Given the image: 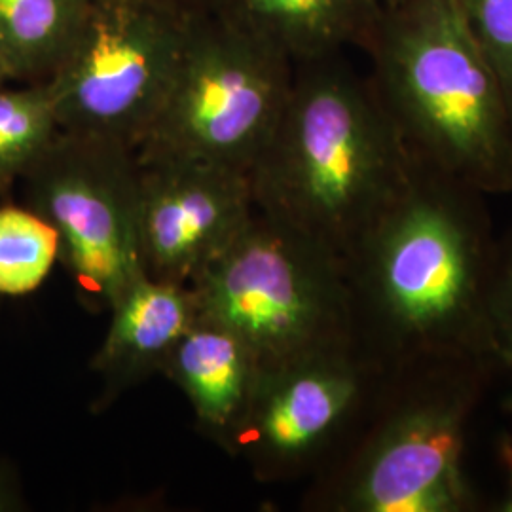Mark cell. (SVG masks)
<instances>
[{"mask_svg":"<svg viewBox=\"0 0 512 512\" xmlns=\"http://www.w3.org/2000/svg\"><path fill=\"white\" fill-rule=\"evenodd\" d=\"M414 156L370 80L300 63L249 177L255 209L348 260L410 179Z\"/></svg>","mask_w":512,"mask_h":512,"instance_id":"cell-2","label":"cell"},{"mask_svg":"<svg viewBox=\"0 0 512 512\" xmlns=\"http://www.w3.org/2000/svg\"><path fill=\"white\" fill-rule=\"evenodd\" d=\"M499 366L442 361L387 374L376 416L317 503L336 512H473L467 429Z\"/></svg>","mask_w":512,"mask_h":512,"instance_id":"cell-4","label":"cell"},{"mask_svg":"<svg viewBox=\"0 0 512 512\" xmlns=\"http://www.w3.org/2000/svg\"><path fill=\"white\" fill-rule=\"evenodd\" d=\"M171 2H175L177 6H181L188 12L203 14V12H213V8L217 6L219 0H171Z\"/></svg>","mask_w":512,"mask_h":512,"instance_id":"cell-21","label":"cell"},{"mask_svg":"<svg viewBox=\"0 0 512 512\" xmlns=\"http://www.w3.org/2000/svg\"><path fill=\"white\" fill-rule=\"evenodd\" d=\"M141 165L133 148L59 131L25 184L27 205L61 241L59 260L99 306L147 274L139 234Z\"/></svg>","mask_w":512,"mask_h":512,"instance_id":"cell-8","label":"cell"},{"mask_svg":"<svg viewBox=\"0 0 512 512\" xmlns=\"http://www.w3.org/2000/svg\"><path fill=\"white\" fill-rule=\"evenodd\" d=\"M293 61L213 12L196 14L139 162L183 160L251 173L293 86Z\"/></svg>","mask_w":512,"mask_h":512,"instance_id":"cell-6","label":"cell"},{"mask_svg":"<svg viewBox=\"0 0 512 512\" xmlns=\"http://www.w3.org/2000/svg\"><path fill=\"white\" fill-rule=\"evenodd\" d=\"M497 465L503 475V492L494 511L512 512V393L503 401V427L497 437Z\"/></svg>","mask_w":512,"mask_h":512,"instance_id":"cell-19","label":"cell"},{"mask_svg":"<svg viewBox=\"0 0 512 512\" xmlns=\"http://www.w3.org/2000/svg\"><path fill=\"white\" fill-rule=\"evenodd\" d=\"M61 241L29 205H0V296L35 293L54 270Z\"/></svg>","mask_w":512,"mask_h":512,"instance_id":"cell-16","label":"cell"},{"mask_svg":"<svg viewBox=\"0 0 512 512\" xmlns=\"http://www.w3.org/2000/svg\"><path fill=\"white\" fill-rule=\"evenodd\" d=\"M59 131L46 82L0 86V194L27 175Z\"/></svg>","mask_w":512,"mask_h":512,"instance_id":"cell-15","label":"cell"},{"mask_svg":"<svg viewBox=\"0 0 512 512\" xmlns=\"http://www.w3.org/2000/svg\"><path fill=\"white\" fill-rule=\"evenodd\" d=\"M380 10L378 0H219L213 14L300 65L363 46Z\"/></svg>","mask_w":512,"mask_h":512,"instance_id":"cell-13","label":"cell"},{"mask_svg":"<svg viewBox=\"0 0 512 512\" xmlns=\"http://www.w3.org/2000/svg\"><path fill=\"white\" fill-rule=\"evenodd\" d=\"M188 289L196 315L234 332L262 374L357 349L346 260L258 211Z\"/></svg>","mask_w":512,"mask_h":512,"instance_id":"cell-5","label":"cell"},{"mask_svg":"<svg viewBox=\"0 0 512 512\" xmlns=\"http://www.w3.org/2000/svg\"><path fill=\"white\" fill-rule=\"evenodd\" d=\"M92 0H0V67L10 82H46L69 54Z\"/></svg>","mask_w":512,"mask_h":512,"instance_id":"cell-14","label":"cell"},{"mask_svg":"<svg viewBox=\"0 0 512 512\" xmlns=\"http://www.w3.org/2000/svg\"><path fill=\"white\" fill-rule=\"evenodd\" d=\"M194 18L171 0H92L69 54L46 80L59 129L137 152Z\"/></svg>","mask_w":512,"mask_h":512,"instance_id":"cell-7","label":"cell"},{"mask_svg":"<svg viewBox=\"0 0 512 512\" xmlns=\"http://www.w3.org/2000/svg\"><path fill=\"white\" fill-rule=\"evenodd\" d=\"M452 4L497 74L512 116V0H452Z\"/></svg>","mask_w":512,"mask_h":512,"instance_id":"cell-17","label":"cell"},{"mask_svg":"<svg viewBox=\"0 0 512 512\" xmlns=\"http://www.w3.org/2000/svg\"><path fill=\"white\" fill-rule=\"evenodd\" d=\"M10 80H8V76H6V73H4V69L0 67V86H4V84H8Z\"/></svg>","mask_w":512,"mask_h":512,"instance_id":"cell-22","label":"cell"},{"mask_svg":"<svg viewBox=\"0 0 512 512\" xmlns=\"http://www.w3.org/2000/svg\"><path fill=\"white\" fill-rule=\"evenodd\" d=\"M495 253L486 196L414 158L403 192L346 260L361 355L384 376L442 361L497 365Z\"/></svg>","mask_w":512,"mask_h":512,"instance_id":"cell-1","label":"cell"},{"mask_svg":"<svg viewBox=\"0 0 512 512\" xmlns=\"http://www.w3.org/2000/svg\"><path fill=\"white\" fill-rule=\"evenodd\" d=\"M110 311L109 330L92 366L110 395L162 370L171 349L196 321L188 285L148 274L139 277Z\"/></svg>","mask_w":512,"mask_h":512,"instance_id":"cell-12","label":"cell"},{"mask_svg":"<svg viewBox=\"0 0 512 512\" xmlns=\"http://www.w3.org/2000/svg\"><path fill=\"white\" fill-rule=\"evenodd\" d=\"M488 317L495 361L512 372V230L497 241Z\"/></svg>","mask_w":512,"mask_h":512,"instance_id":"cell-18","label":"cell"},{"mask_svg":"<svg viewBox=\"0 0 512 512\" xmlns=\"http://www.w3.org/2000/svg\"><path fill=\"white\" fill-rule=\"evenodd\" d=\"M162 372L183 389L205 433L236 452L262 378L251 349L234 332L196 315Z\"/></svg>","mask_w":512,"mask_h":512,"instance_id":"cell-11","label":"cell"},{"mask_svg":"<svg viewBox=\"0 0 512 512\" xmlns=\"http://www.w3.org/2000/svg\"><path fill=\"white\" fill-rule=\"evenodd\" d=\"M19 494L12 482V478L6 475V471L0 467V512L16 511L19 509Z\"/></svg>","mask_w":512,"mask_h":512,"instance_id":"cell-20","label":"cell"},{"mask_svg":"<svg viewBox=\"0 0 512 512\" xmlns=\"http://www.w3.org/2000/svg\"><path fill=\"white\" fill-rule=\"evenodd\" d=\"M139 165V234L147 274L188 285L253 219L251 177L202 162Z\"/></svg>","mask_w":512,"mask_h":512,"instance_id":"cell-10","label":"cell"},{"mask_svg":"<svg viewBox=\"0 0 512 512\" xmlns=\"http://www.w3.org/2000/svg\"><path fill=\"white\" fill-rule=\"evenodd\" d=\"M380 2V6L384 8V6H393V4H397V2H401V0H378Z\"/></svg>","mask_w":512,"mask_h":512,"instance_id":"cell-23","label":"cell"},{"mask_svg":"<svg viewBox=\"0 0 512 512\" xmlns=\"http://www.w3.org/2000/svg\"><path fill=\"white\" fill-rule=\"evenodd\" d=\"M370 84L414 158L482 192H512V116L452 0H401L365 44Z\"/></svg>","mask_w":512,"mask_h":512,"instance_id":"cell-3","label":"cell"},{"mask_svg":"<svg viewBox=\"0 0 512 512\" xmlns=\"http://www.w3.org/2000/svg\"><path fill=\"white\" fill-rule=\"evenodd\" d=\"M359 349L334 351L262 374L236 452L272 476L319 458L382 384Z\"/></svg>","mask_w":512,"mask_h":512,"instance_id":"cell-9","label":"cell"}]
</instances>
